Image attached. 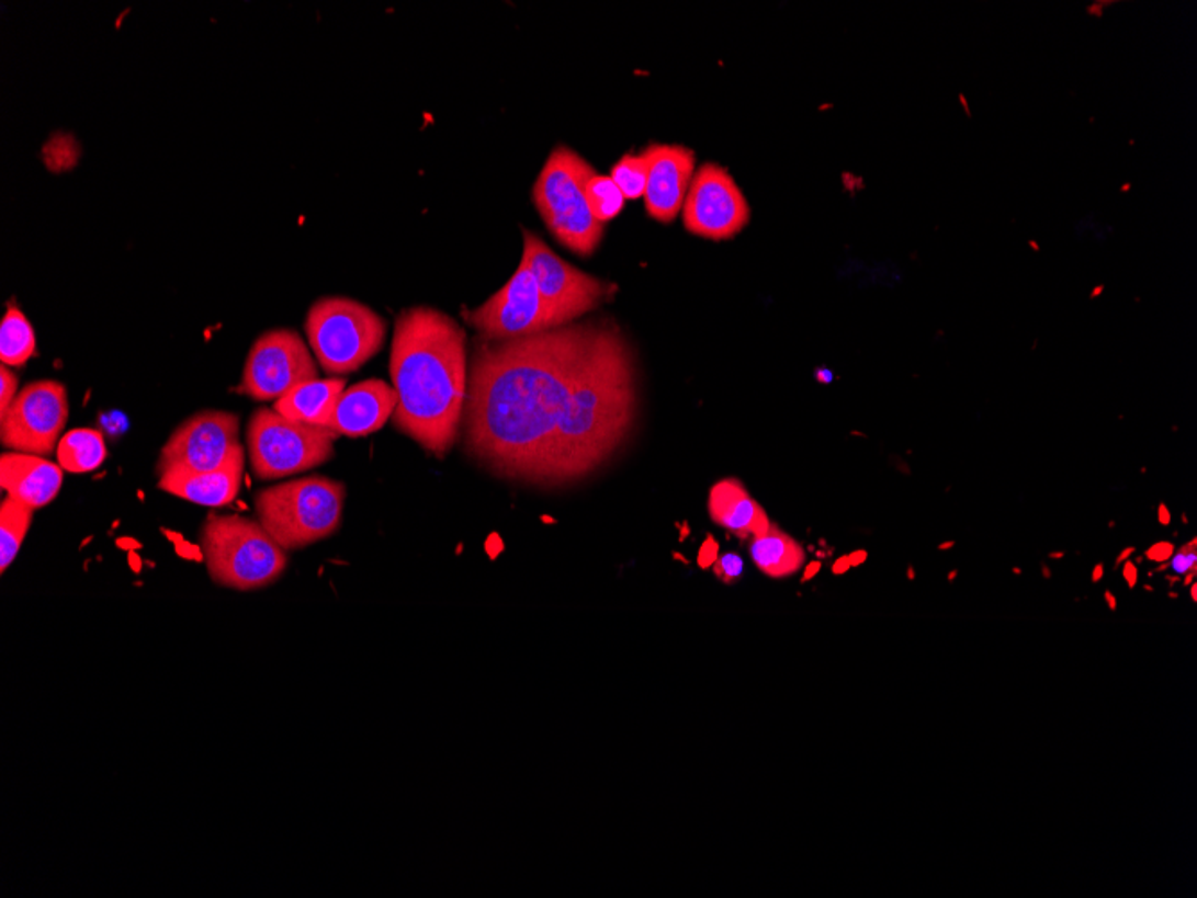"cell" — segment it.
<instances>
[{"label": "cell", "instance_id": "d6986e66", "mask_svg": "<svg viewBox=\"0 0 1197 898\" xmlns=\"http://www.w3.org/2000/svg\"><path fill=\"white\" fill-rule=\"evenodd\" d=\"M709 513L715 524L738 538H755L771 527L768 513L737 479H723L710 490Z\"/></svg>", "mask_w": 1197, "mask_h": 898}, {"label": "cell", "instance_id": "836d02e7", "mask_svg": "<svg viewBox=\"0 0 1197 898\" xmlns=\"http://www.w3.org/2000/svg\"><path fill=\"white\" fill-rule=\"evenodd\" d=\"M1159 522L1162 525H1168L1173 522V513L1168 511L1167 504H1163V502L1159 505Z\"/></svg>", "mask_w": 1197, "mask_h": 898}, {"label": "cell", "instance_id": "484cf974", "mask_svg": "<svg viewBox=\"0 0 1197 898\" xmlns=\"http://www.w3.org/2000/svg\"><path fill=\"white\" fill-rule=\"evenodd\" d=\"M610 177L628 200L644 196L647 185V162L644 155H624L611 168Z\"/></svg>", "mask_w": 1197, "mask_h": 898}, {"label": "cell", "instance_id": "44dd1931", "mask_svg": "<svg viewBox=\"0 0 1197 898\" xmlns=\"http://www.w3.org/2000/svg\"><path fill=\"white\" fill-rule=\"evenodd\" d=\"M749 555L758 569L775 580L794 575L805 561L802 545L772 524L768 533L752 538Z\"/></svg>", "mask_w": 1197, "mask_h": 898}, {"label": "cell", "instance_id": "7bdbcfd3", "mask_svg": "<svg viewBox=\"0 0 1197 898\" xmlns=\"http://www.w3.org/2000/svg\"><path fill=\"white\" fill-rule=\"evenodd\" d=\"M1049 558H1051V560H1061V558H1065V553H1063V550H1060V553H1051Z\"/></svg>", "mask_w": 1197, "mask_h": 898}, {"label": "cell", "instance_id": "7402d4cb", "mask_svg": "<svg viewBox=\"0 0 1197 898\" xmlns=\"http://www.w3.org/2000/svg\"><path fill=\"white\" fill-rule=\"evenodd\" d=\"M59 467L72 474L92 471L106 459L103 434L93 429H74L59 440L56 448Z\"/></svg>", "mask_w": 1197, "mask_h": 898}, {"label": "cell", "instance_id": "8fae6325", "mask_svg": "<svg viewBox=\"0 0 1197 898\" xmlns=\"http://www.w3.org/2000/svg\"><path fill=\"white\" fill-rule=\"evenodd\" d=\"M314 378H319L318 361L302 336L291 329L269 330L251 344L239 394L260 402L279 400Z\"/></svg>", "mask_w": 1197, "mask_h": 898}, {"label": "cell", "instance_id": "bcb514c9", "mask_svg": "<svg viewBox=\"0 0 1197 898\" xmlns=\"http://www.w3.org/2000/svg\"><path fill=\"white\" fill-rule=\"evenodd\" d=\"M958 576H959V570L953 569L952 572H950V575H948V581H950V583H953V581H956V578H958Z\"/></svg>", "mask_w": 1197, "mask_h": 898}, {"label": "cell", "instance_id": "ffe728a7", "mask_svg": "<svg viewBox=\"0 0 1197 898\" xmlns=\"http://www.w3.org/2000/svg\"><path fill=\"white\" fill-rule=\"evenodd\" d=\"M345 386V378H314L279 398L273 409L293 422L328 428Z\"/></svg>", "mask_w": 1197, "mask_h": 898}, {"label": "cell", "instance_id": "f35d334b", "mask_svg": "<svg viewBox=\"0 0 1197 898\" xmlns=\"http://www.w3.org/2000/svg\"><path fill=\"white\" fill-rule=\"evenodd\" d=\"M848 560H850L851 567H857V565L866 560V550H857L854 555L848 556Z\"/></svg>", "mask_w": 1197, "mask_h": 898}, {"label": "cell", "instance_id": "f546056e", "mask_svg": "<svg viewBox=\"0 0 1197 898\" xmlns=\"http://www.w3.org/2000/svg\"><path fill=\"white\" fill-rule=\"evenodd\" d=\"M1174 550H1176V545L1171 544V542H1159V544L1151 545L1145 550L1144 558L1153 561V564H1167L1173 558Z\"/></svg>", "mask_w": 1197, "mask_h": 898}, {"label": "cell", "instance_id": "6da1fadb", "mask_svg": "<svg viewBox=\"0 0 1197 898\" xmlns=\"http://www.w3.org/2000/svg\"><path fill=\"white\" fill-rule=\"evenodd\" d=\"M599 321L526 338L479 339L470 361L463 443L495 476L547 485L554 436Z\"/></svg>", "mask_w": 1197, "mask_h": 898}, {"label": "cell", "instance_id": "60d3db41", "mask_svg": "<svg viewBox=\"0 0 1197 898\" xmlns=\"http://www.w3.org/2000/svg\"><path fill=\"white\" fill-rule=\"evenodd\" d=\"M1196 576L1197 570H1194V572H1188V575H1185V580H1183V584H1185V587H1188V584H1193L1194 580H1196Z\"/></svg>", "mask_w": 1197, "mask_h": 898}, {"label": "cell", "instance_id": "3957f363", "mask_svg": "<svg viewBox=\"0 0 1197 898\" xmlns=\"http://www.w3.org/2000/svg\"><path fill=\"white\" fill-rule=\"evenodd\" d=\"M635 355L621 329L599 321L554 436L547 485L590 476L610 462L636 420Z\"/></svg>", "mask_w": 1197, "mask_h": 898}, {"label": "cell", "instance_id": "603a6c76", "mask_svg": "<svg viewBox=\"0 0 1197 898\" xmlns=\"http://www.w3.org/2000/svg\"><path fill=\"white\" fill-rule=\"evenodd\" d=\"M35 330L24 312L10 305L0 325V361L10 368H20L35 355Z\"/></svg>", "mask_w": 1197, "mask_h": 898}, {"label": "cell", "instance_id": "7dc6e473", "mask_svg": "<svg viewBox=\"0 0 1197 898\" xmlns=\"http://www.w3.org/2000/svg\"><path fill=\"white\" fill-rule=\"evenodd\" d=\"M1167 569H1168V564H1163V565H1160V567H1156V572H1165V570H1167Z\"/></svg>", "mask_w": 1197, "mask_h": 898}, {"label": "cell", "instance_id": "e575fe53", "mask_svg": "<svg viewBox=\"0 0 1197 898\" xmlns=\"http://www.w3.org/2000/svg\"><path fill=\"white\" fill-rule=\"evenodd\" d=\"M850 567V560H848V556H845V558H840V560L836 561V565H834V569L832 570H834V575H840V572H846Z\"/></svg>", "mask_w": 1197, "mask_h": 898}, {"label": "cell", "instance_id": "7a4b0ae2", "mask_svg": "<svg viewBox=\"0 0 1197 898\" xmlns=\"http://www.w3.org/2000/svg\"><path fill=\"white\" fill-rule=\"evenodd\" d=\"M389 374L393 425L438 459L460 436L468 389L466 332L452 316L411 307L396 318Z\"/></svg>", "mask_w": 1197, "mask_h": 898}, {"label": "cell", "instance_id": "9a60e30c", "mask_svg": "<svg viewBox=\"0 0 1197 898\" xmlns=\"http://www.w3.org/2000/svg\"><path fill=\"white\" fill-rule=\"evenodd\" d=\"M642 155L647 162L645 211L656 221H675L695 174V152L681 146L655 144Z\"/></svg>", "mask_w": 1197, "mask_h": 898}, {"label": "cell", "instance_id": "74e56055", "mask_svg": "<svg viewBox=\"0 0 1197 898\" xmlns=\"http://www.w3.org/2000/svg\"><path fill=\"white\" fill-rule=\"evenodd\" d=\"M1105 601H1106V604H1108L1109 612H1117V606H1119V601H1117V598H1115V594H1111V592H1109V590H1106V592H1105Z\"/></svg>", "mask_w": 1197, "mask_h": 898}, {"label": "cell", "instance_id": "30bf717a", "mask_svg": "<svg viewBox=\"0 0 1197 898\" xmlns=\"http://www.w3.org/2000/svg\"><path fill=\"white\" fill-rule=\"evenodd\" d=\"M69 412L64 384L53 378L25 384L8 411L0 414V443L8 451L50 456L58 448Z\"/></svg>", "mask_w": 1197, "mask_h": 898}, {"label": "cell", "instance_id": "ee69618b", "mask_svg": "<svg viewBox=\"0 0 1197 898\" xmlns=\"http://www.w3.org/2000/svg\"><path fill=\"white\" fill-rule=\"evenodd\" d=\"M1188 587H1190V598H1193L1194 603H1196V601H1197V584L1193 583V584H1188Z\"/></svg>", "mask_w": 1197, "mask_h": 898}, {"label": "cell", "instance_id": "52a82bcc", "mask_svg": "<svg viewBox=\"0 0 1197 898\" xmlns=\"http://www.w3.org/2000/svg\"><path fill=\"white\" fill-rule=\"evenodd\" d=\"M305 332L314 357L327 374H352L381 352L387 321L368 305L325 296L308 309Z\"/></svg>", "mask_w": 1197, "mask_h": 898}, {"label": "cell", "instance_id": "8d00e7d4", "mask_svg": "<svg viewBox=\"0 0 1197 898\" xmlns=\"http://www.w3.org/2000/svg\"><path fill=\"white\" fill-rule=\"evenodd\" d=\"M820 569H822V564H820V561H814V564L809 565L805 570V576H803V580H812V576H816L817 572H820Z\"/></svg>", "mask_w": 1197, "mask_h": 898}, {"label": "cell", "instance_id": "5b68a950", "mask_svg": "<svg viewBox=\"0 0 1197 898\" xmlns=\"http://www.w3.org/2000/svg\"><path fill=\"white\" fill-rule=\"evenodd\" d=\"M347 487L313 476L266 488L255 497L257 521L284 550L304 549L339 530Z\"/></svg>", "mask_w": 1197, "mask_h": 898}, {"label": "cell", "instance_id": "4dcf8cb0", "mask_svg": "<svg viewBox=\"0 0 1197 898\" xmlns=\"http://www.w3.org/2000/svg\"><path fill=\"white\" fill-rule=\"evenodd\" d=\"M1122 576H1125L1129 589H1134L1139 584V567H1137V564L1131 560L1125 561L1122 564Z\"/></svg>", "mask_w": 1197, "mask_h": 898}, {"label": "cell", "instance_id": "7c38bea8", "mask_svg": "<svg viewBox=\"0 0 1197 898\" xmlns=\"http://www.w3.org/2000/svg\"><path fill=\"white\" fill-rule=\"evenodd\" d=\"M240 452L239 417L228 411L196 412L172 432L158 457L157 476L167 471H214L228 467Z\"/></svg>", "mask_w": 1197, "mask_h": 898}, {"label": "cell", "instance_id": "2e32d148", "mask_svg": "<svg viewBox=\"0 0 1197 898\" xmlns=\"http://www.w3.org/2000/svg\"><path fill=\"white\" fill-rule=\"evenodd\" d=\"M398 397L382 378H370L345 389L334 409L328 429L339 436L362 437L381 431L395 414Z\"/></svg>", "mask_w": 1197, "mask_h": 898}, {"label": "cell", "instance_id": "4316f807", "mask_svg": "<svg viewBox=\"0 0 1197 898\" xmlns=\"http://www.w3.org/2000/svg\"><path fill=\"white\" fill-rule=\"evenodd\" d=\"M1168 569L1173 570L1174 575L1185 576L1188 572L1197 570V541L1188 542L1179 549L1174 550L1173 558L1168 560Z\"/></svg>", "mask_w": 1197, "mask_h": 898}, {"label": "cell", "instance_id": "d590c367", "mask_svg": "<svg viewBox=\"0 0 1197 898\" xmlns=\"http://www.w3.org/2000/svg\"><path fill=\"white\" fill-rule=\"evenodd\" d=\"M1105 578V564H1097L1092 570V583H1099Z\"/></svg>", "mask_w": 1197, "mask_h": 898}, {"label": "cell", "instance_id": "5bb4252c", "mask_svg": "<svg viewBox=\"0 0 1197 898\" xmlns=\"http://www.w3.org/2000/svg\"><path fill=\"white\" fill-rule=\"evenodd\" d=\"M748 221V202L729 171L718 163H704L685 197V228L695 236L723 241L737 236Z\"/></svg>", "mask_w": 1197, "mask_h": 898}, {"label": "cell", "instance_id": "f6af8a7d", "mask_svg": "<svg viewBox=\"0 0 1197 898\" xmlns=\"http://www.w3.org/2000/svg\"><path fill=\"white\" fill-rule=\"evenodd\" d=\"M952 547H956V542H947V544L939 545V550H948L952 549Z\"/></svg>", "mask_w": 1197, "mask_h": 898}, {"label": "cell", "instance_id": "d4e9b609", "mask_svg": "<svg viewBox=\"0 0 1197 898\" xmlns=\"http://www.w3.org/2000/svg\"><path fill=\"white\" fill-rule=\"evenodd\" d=\"M587 202L597 221L605 225L621 214L624 208V194L611 177H602L596 172L587 183Z\"/></svg>", "mask_w": 1197, "mask_h": 898}, {"label": "cell", "instance_id": "e0dca14e", "mask_svg": "<svg viewBox=\"0 0 1197 898\" xmlns=\"http://www.w3.org/2000/svg\"><path fill=\"white\" fill-rule=\"evenodd\" d=\"M64 468L35 454L4 452L0 456V487L8 497L39 510L58 497Z\"/></svg>", "mask_w": 1197, "mask_h": 898}, {"label": "cell", "instance_id": "83f0119b", "mask_svg": "<svg viewBox=\"0 0 1197 898\" xmlns=\"http://www.w3.org/2000/svg\"><path fill=\"white\" fill-rule=\"evenodd\" d=\"M19 395V378L10 366H0V414H4Z\"/></svg>", "mask_w": 1197, "mask_h": 898}, {"label": "cell", "instance_id": "ac0fdd59", "mask_svg": "<svg viewBox=\"0 0 1197 898\" xmlns=\"http://www.w3.org/2000/svg\"><path fill=\"white\" fill-rule=\"evenodd\" d=\"M245 477V452L228 467L214 471H167L158 477V488L194 504L223 508L239 496Z\"/></svg>", "mask_w": 1197, "mask_h": 898}, {"label": "cell", "instance_id": "ba28073f", "mask_svg": "<svg viewBox=\"0 0 1197 898\" xmlns=\"http://www.w3.org/2000/svg\"><path fill=\"white\" fill-rule=\"evenodd\" d=\"M338 437L332 429L293 422L273 408L257 409L246 429L251 471L260 481H274L313 470L332 459Z\"/></svg>", "mask_w": 1197, "mask_h": 898}, {"label": "cell", "instance_id": "277c9868", "mask_svg": "<svg viewBox=\"0 0 1197 898\" xmlns=\"http://www.w3.org/2000/svg\"><path fill=\"white\" fill-rule=\"evenodd\" d=\"M200 542L211 580L226 589H264L287 567V550L248 516L211 513L201 527Z\"/></svg>", "mask_w": 1197, "mask_h": 898}, {"label": "cell", "instance_id": "c3c4849f", "mask_svg": "<svg viewBox=\"0 0 1197 898\" xmlns=\"http://www.w3.org/2000/svg\"><path fill=\"white\" fill-rule=\"evenodd\" d=\"M1183 524H1188L1187 515H1182Z\"/></svg>", "mask_w": 1197, "mask_h": 898}, {"label": "cell", "instance_id": "cb8c5ba5", "mask_svg": "<svg viewBox=\"0 0 1197 898\" xmlns=\"http://www.w3.org/2000/svg\"><path fill=\"white\" fill-rule=\"evenodd\" d=\"M30 505L5 497L0 504V570L5 572L24 544L25 535L33 522Z\"/></svg>", "mask_w": 1197, "mask_h": 898}, {"label": "cell", "instance_id": "9c48e42d", "mask_svg": "<svg viewBox=\"0 0 1197 898\" xmlns=\"http://www.w3.org/2000/svg\"><path fill=\"white\" fill-rule=\"evenodd\" d=\"M463 318L489 341L526 338L573 323L538 289L526 262L502 289L474 310H463Z\"/></svg>", "mask_w": 1197, "mask_h": 898}, {"label": "cell", "instance_id": "4fadbf2b", "mask_svg": "<svg viewBox=\"0 0 1197 898\" xmlns=\"http://www.w3.org/2000/svg\"><path fill=\"white\" fill-rule=\"evenodd\" d=\"M522 261L531 271L538 289L571 321L596 309L616 295V285L587 275L557 257L533 231H523Z\"/></svg>", "mask_w": 1197, "mask_h": 898}, {"label": "cell", "instance_id": "f1b7e54d", "mask_svg": "<svg viewBox=\"0 0 1197 898\" xmlns=\"http://www.w3.org/2000/svg\"><path fill=\"white\" fill-rule=\"evenodd\" d=\"M712 565H714V575L724 583H733L744 570L743 560L737 555L721 556Z\"/></svg>", "mask_w": 1197, "mask_h": 898}, {"label": "cell", "instance_id": "8992f818", "mask_svg": "<svg viewBox=\"0 0 1197 898\" xmlns=\"http://www.w3.org/2000/svg\"><path fill=\"white\" fill-rule=\"evenodd\" d=\"M596 174L574 149H554L533 187V202L549 230L565 248L590 257L602 241L601 223L587 202V183Z\"/></svg>", "mask_w": 1197, "mask_h": 898}, {"label": "cell", "instance_id": "b9f144b4", "mask_svg": "<svg viewBox=\"0 0 1197 898\" xmlns=\"http://www.w3.org/2000/svg\"><path fill=\"white\" fill-rule=\"evenodd\" d=\"M1041 575H1043V578H1046V580H1051L1052 578L1051 569H1049L1047 565H1041Z\"/></svg>", "mask_w": 1197, "mask_h": 898}, {"label": "cell", "instance_id": "1f68e13d", "mask_svg": "<svg viewBox=\"0 0 1197 898\" xmlns=\"http://www.w3.org/2000/svg\"><path fill=\"white\" fill-rule=\"evenodd\" d=\"M715 549H718V545H715V542H707L703 547V553H701V556H699V564L703 565V567H709V565L714 564L715 553H718V550Z\"/></svg>", "mask_w": 1197, "mask_h": 898}, {"label": "cell", "instance_id": "d6a6232c", "mask_svg": "<svg viewBox=\"0 0 1197 898\" xmlns=\"http://www.w3.org/2000/svg\"><path fill=\"white\" fill-rule=\"evenodd\" d=\"M1134 550H1137V547H1133V545H1131V547H1126V549L1120 550L1119 556L1115 558L1114 569H1117V567L1125 564V561L1131 560V556L1134 555Z\"/></svg>", "mask_w": 1197, "mask_h": 898}, {"label": "cell", "instance_id": "ab89813d", "mask_svg": "<svg viewBox=\"0 0 1197 898\" xmlns=\"http://www.w3.org/2000/svg\"><path fill=\"white\" fill-rule=\"evenodd\" d=\"M816 377H817V380H820V383H823V384L832 383V372H828V370H820V372H817V374H816Z\"/></svg>", "mask_w": 1197, "mask_h": 898}]
</instances>
